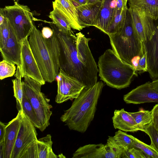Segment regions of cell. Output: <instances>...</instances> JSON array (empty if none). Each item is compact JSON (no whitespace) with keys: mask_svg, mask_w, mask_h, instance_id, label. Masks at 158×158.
I'll return each mask as SVG.
<instances>
[{"mask_svg":"<svg viewBox=\"0 0 158 158\" xmlns=\"http://www.w3.org/2000/svg\"><path fill=\"white\" fill-rule=\"evenodd\" d=\"M112 137L116 143L125 150L133 147L134 139V136L132 135L119 130L115 133Z\"/></svg>","mask_w":158,"mask_h":158,"instance_id":"f1b7e54d","label":"cell"},{"mask_svg":"<svg viewBox=\"0 0 158 158\" xmlns=\"http://www.w3.org/2000/svg\"><path fill=\"white\" fill-rule=\"evenodd\" d=\"M22 81L23 93L32 106L41 124L40 131H43L50 125L52 114V106L50 99L41 92V84L28 77H24Z\"/></svg>","mask_w":158,"mask_h":158,"instance_id":"8992f818","label":"cell"},{"mask_svg":"<svg viewBox=\"0 0 158 158\" xmlns=\"http://www.w3.org/2000/svg\"><path fill=\"white\" fill-rule=\"evenodd\" d=\"M98 66L100 79L110 87L118 89L129 86L134 76H137L134 68L110 49L99 58Z\"/></svg>","mask_w":158,"mask_h":158,"instance_id":"277c9868","label":"cell"},{"mask_svg":"<svg viewBox=\"0 0 158 158\" xmlns=\"http://www.w3.org/2000/svg\"><path fill=\"white\" fill-rule=\"evenodd\" d=\"M28 37L21 42V66L20 70L22 77H30L42 85L45 81L44 79L30 46Z\"/></svg>","mask_w":158,"mask_h":158,"instance_id":"8fae6325","label":"cell"},{"mask_svg":"<svg viewBox=\"0 0 158 158\" xmlns=\"http://www.w3.org/2000/svg\"><path fill=\"white\" fill-rule=\"evenodd\" d=\"M106 158H121L125 149L119 146L112 136H109L105 145Z\"/></svg>","mask_w":158,"mask_h":158,"instance_id":"4316f807","label":"cell"},{"mask_svg":"<svg viewBox=\"0 0 158 158\" xmlns=\"http://www.w3.org/2000/svg\"><path fill=\"white\" fill-rule=\"evenodd\" d=\"M56 79L57 93L55 102L58 103L76 98L85 87L80 81L60 69Z\"/></svg>","mask_w":158,"mask_h":158,"instance_id":"9c48e42d","label":"cell"},{"mask_svg":"<svg viewBox=\"0 0 158 158\" xmlns=\"http://www.w3.org/2000/svg\"><path fill=\"white\" fill-rule=\"evenodd\" d=\"M9 25L8 39L5 45L0 48V51L3 60L20 67L21 42L18 40L14 31Z\"/></svg>","mask_w":158,"mask_h":158,"instance_id":"5bb4252c","label":"cell"},{"mask_svg":"<svg viewBox=\"0 0 158 158\" xmlns=\"http://www.w3.org/2000/svg\"><path fill=\"white\" fill-rule=\"evenodd\" d=\"M5 145L4 141L0 142V158H5Z\"/></svg>","mask_w":158,"mask_h":158,"instance_id":"60d3db41","label":"cell"},{"mask_svg":"<svg viewBox=\"0 0 158 158\" xmlns=\"http://www.w3.org/2000/svg\"><path fill=\"white\" fill-rule=\"evenodd\" d=\"M0 14L7 19L20 41L29 36L34 24L32 14L27 6L14 1V5L1 8Z\"/></svg>","mask_w":158,"mask_h":158,"instance_id":"52a82bcc","label":"cell"},{"mask_svg":"<svg viewBox=\"0 0 158 158\" xmlns=\"http://www.w3.org/2000/svg\"><path fill=\"white\" fill-rule=\"evenodd\" d=\"M141 131L149 136L151 140L150 145L158 153V131L155 129L152 122L145 127Z\"/></svg>","mask_w":158,"mask_h":158,"instance_id":"1f68e13d","label":"cell"},{"mask_svg":"<svg viewBox=\"0 0 158 158\" xmlns=\"http://www.w3.org/2000/svg\"><path fill=\"white\" fill-rule=\"evenodd\" d=\"M124 101L135 104L158 102V92L152 89L148 81L137 86L123 96Z\"/></svg>","mask_w":158,"mask_h":158,"instance_id":"4fadbf2b","label":"cell"},{"mask_svg":"<svg viewBox=\"0 0 158 158\" xmlns=\"http://www.w3.org/2000/svg\"><path fill=\"white\" fill-rule=\"evenodd\" d=\"M6 124L0 122V142L4 141Z\"/></svg>","mask_w":158,"mask_h":158,"instance_id":"74e56055","label":"cell"},{"mask_svg":"<svg viewBox=\"0 0 158 158\" xmlns=\"http://www.w3.org/2000/svg\"><path fill=\"white\" fill-rule=\"evenodd\" d=\"M15 2H18L19 0H13Z\"/></svg>","mask_w":158,"mask_h":158,"instance_id":"bcb514c9","label":"cell"},{"mask_svg":"<svg viewBox=\"0 0 158 158\" xmlns=\"http://www.w3.org/2000/svg\"><path fill=\"white\" fill-rule=\"evenodd\" d=\"M53 7V10L50 12L48 16L52 20L53 23L64 32H72L69 23L57 9L55 7Z\"/></svg>","mask_w":158,"mask_h":158,"instance_id":"d4e9b609","label":"cell"},{"mask_svg":"<svg viewBox=\"0 0 158 158\" xmlns=\"http://www.w3.org/2000/svg\"><path fill=\"white\" fill-rule=\"evenodd\" d=\"M71 1L76 7L87 3V0H71Z\"/></svg>","mask_w":158,"mask_h":158,"instance_id":"ab89813d","label":"cell"},{"mask_svg":"<svg viewBox=\"0 0 158 158\" xmlns=\"http://www.w3.org/2000/svg\"><path fill=\"white\" fill-rule=\"evenodd\" d=\"M29 36L30 46L44 79L53 82L60 69V48L55 34L53 32L51 38L45 39L34 25Z\"/></svg>","mask_w":158,"mask_h":158,"instance_id":"3957f363","label":"cell"},{"mask_svg":"<svg viewBox=\"0 0 158 158\" xmlns=\"http://www.w3.org/2000/svg\"><path fill=\"white\" fill-rule=\"evenodd\" d=\"M116 7V0H103L94 27L106 33L113 19Z\"/></svg>","mask_w":158,"mask_h":158,"instance_id":"ac0fdd59","label":"cell"},{"mask_svg":"<svg viewBox=\"0 0 158 158\" xmlns=\"http://www.w3.org/2000/svg\"><path fill=\"white\" fill-rule=\"evenodd\" d=\"M114 127L125 132H134L139 131L137 124L129 112L123 108L115 110L112 118Z\"/></svg>","mask_w":158,"mask_h":158,"instance_id":"d6986e66","label":"cell"},{"mask_svg":"<svg viewBox=\"0 0 158 158\" xmlns=\"http://www.w3.org/2000/svg\"><path fill=\"white\" fill-rule=\"evenodd\" d=\"M108 36L113 51L123 62L132 67V60L145 52L143 42L135 32L128 8L123 28Z\"/></svg>","mask_w":158,"mask_h":158,"instance_id":"5b68a950","label":"cell"},{"mask_svg":"<svg viewBox=\"0 0 158 158\" xmlns=\"http://www.w3.org/2000/svg\"><path fill=\"white\" fill-rule=\"evenodd\" d=\"M133 147L143 152L148 158H158V153L150 145L134 137Z\"/></svg>","mask_w":158,"mask_h":158,"instance_id":"f546056e","label":"cell"},{"mask_svg":"<svg viewBox=\"0 0 158 158\" xmlns=\"http://www.w3.org/2000/svg\"><path fill=\"white\" fill-rule=\"evenodd\" d=\"M41 32L43 36L45 39L51 38L53 34L52 29L48 27H43Z\"/></svg>","mask_w":158,"mask_h":158,"instance_id":"8d00e7d4","label":"cell"},{"mask_svg":"<svg viewBox=\"0 0 158 158\" xmlns=\"http://www.w3.org/2000/svg\"><path fill=\"white\" fill-rule=\"evenodd\" d=\"M10 34V27L8 21L5 18L2 23L0 24V48L6 44Z\"/></svg>","mask_w":158,"mask_h":158,"instance_id":"d6a6232c","label":"cell"},{"mask_svg":"<svg viewBox=\"0 0 158 158\" xmlns=\"http://www.w3.org/2000/svg\"><path fill=\"white\" fill-rule=\"evenodd\" d=\"M15 64L3 60L0 62V79L2 80L13 76L15 73Z\"/></svg>","mask_w":158,"mask_h":158,"instance_id":"4dcf8cb0","label":"cell"},{"mask_svg":"<svg viewBox=\"0 0 158 158\" xmlns=\"http://www.w3.org/2000/svg\"><path fill=\"white\" fill-rule=\"evenodd\" d=\"M20 67L17 66L16 71L14 74L16 77L15 79L12 80L14 96L20 104L22 103L23 96V83L21 81L22 77L20 70Z\"/></svg>","mask_w":158,"mask_h":158,"instance_id":"83f0119b","label":"cell"},{"mask_svg":"<svg viewBox=\"0 0 158 158\" xmlns=\"http://www.w3.org/2000/svg\"><path fill=\"white\" fill-rule=\"evenodd\" d=\"M102 81L85 87L65 110L60 120L70 130L84 133L93 120L98 100L104 86Z\"/></svg>","mask_w":158,"mask_h":158,"instance_id":"7a4b0ae2","label":"cell"},{"mask_svg":"<svg viewBox=\"0 0 158 158\" xmlns=\"http://www.w3.org/2000/svg\"><path fill=\"white\" fill-rule=\"evenodd\" d=\"M16 103L18 110L22 109L34 125L40 130L41 126L40 122L31 103L24 93L21 103L20 104L17 101Z\"/></svg>","mask_w":158,"mask_h":158,"instance_id":"cb8c5ba5","label":"cell"},{"mask_svg":"<svg viewBox=\"0 0 158 158\" xmlns=\"http://www.w3.org/2000/svg\"><path fill=\"white\" fill-rule=\"evenodd\" d=\"M130 7L144 11L154 20L158 19V0H128Z\"/></svg>","mask_w":158,"mask_h":158,"instance_id":"44dd1931","label":"cell"},{"mask_svg":"<svg viewBox=\"0 0 158 158\" xmlns=\"http://www.w3.org/2000/svg\"><path fill=\"white\" fill-rule=\"evenodd\" d=\"M123 158H148L141 151L133 147L125 149L122 156Z\"/></svg>","mask_w":158,"mask_h":158,"instance_id":"836d02e7","label":"cell"},{"mask_svg":"<svg viewBox=\"0 0 158 158\" xmlns=\"http://www.w3.org/2000/svg\"><path fill=\"white\" fill-rule=\"evenodd\" d=\"M134 119L139 131L151 123L152 121V110L140 109L136 112H129Z\"/></svg>","mask_w":158,"mask_h":158,"instance_id":"484cf974","label":"cell"},{"mask_svg":"<svg viewBox=\"0 0 158 158\" xmlns=\"http://www.w3.org/2000/svg\"><path fill=\"white\" fill-rule=\"evenodd\" d=\"M99 0H87V3L96 2Z\"/></svg>","mask_w":158,"mask_h":158,"instance_id":"ee69618b","label":"cell"},{"mask_svg":"<svg viewBox=\"0 0 158 158\" xmlns=\"http://www.w3.org/2000/svg\"><path fill=\"white\" fill-rule=\"evenodd\" d=\"M105 145L89 144L81 147L73 153L72 158H105Z\"/></svg>","mask_w":158,"mask_h":158,"instance_id":"ffe728a7","label":"cell"},{"mask_svg":"<svg viewBox=\"0 0 158 158\" xmlns=\"http://www.w3.org/2000/svg\"><path fill=\"white\" fill-rule=\"evenodd\" d=\"M58 158H64L65 157L64 156L62 153L59 154L58 156Z\"/></svg>","mask_w":158,"mask_h":158,"instance_id":"f6af8a7d","label":"cell"},{"mask_svg":"<svg viewBox=\"0 0 158 158\" xmlns=\"http://www.w3.org/2000/svg\"><path fill=\"white\" fill-rule=\"evenodd\" d=\"M127 8L118 10L116 7L113 19L106 34L108 35L114 34L123 28L126 20Z\"/></svg>","mask_w":158,"mask_h":158,"instance_id":"603a6c76","label":"cell"},{"mask_svg":"<svg viewBox=\"0 0 158 158\" xmlns=\"http://www.w3.org/2000/svg\"><path fill=\"white\" fill-rule=\"evenodd\" d=\"M52 5L63 15L72 28L80 31L85 27L80 23L76 7L71 0H55L52 2Z\"/></svg>","mask_w":158,"mask_h":158,"instance_id":"e0dca14e","label":"cell"},{"mask_svg":"<svg viewBox=\"0 0 158 158\" xmlns=\"http://www.w3.org/2000/svg\"><path fill=\"white\" fill-rule=\"evenodd\" d=\"M136 74L147 72V64L146 54L145 52L144 54L141 56L139 59L138 66L135 70Z\"/></svg>","mask_w":158,"mask_h":158,"instance_id":"e575fe53","label":"cell"},{"mask_svg":"<svg viewBox=\"0 0 158 158\" xmlns=\"http://www.w3.org/2000/svg\"><path fill=\"white\" fill-rule=\"evenodd\" d=\"M150 85L152 89L158 92V79L150 82Z\"/></svg>","mask_w":158,"mask_h":158,"instance_id":"b9f144b4","label":"cell"},{"mask_svg":"<svg viewBox=\"0 0 158 158\" xmlns=\"http://www.w3.org/2000/svg\"><path fill=\"white\" fill-rule=\"evenodd\" d=\"M128 0H116L117 8L123 10L127 8V3Z\"/></svg>","mask_w":158,"mask_h":158,"instance_id":"f35d334b","label":"cell"},{"mask_svg":"<svg viewBox=\"0 0 158 158\" xmlns=\"http://www.w3.org/2000/svg\"><path fill=\"white\" fill-rule=\"evenodd\" d=\"M16 117L6 124L5 138V158H11L12 153L20 129L23 110H19Z\"/></svg>","mask_w":158,"mask_h":158,"instance_id":"2e32d148","label":"cell"},{"mask_svg":"<svg viewBox=\"0 0 158 158\" xmlns=\"http://www.w3.org/2000/svg\"><path fill=\"white\" fill-rule=\"evenodd\" d=\"M38 158H58L53 152L52 136L48 134L37 141Z\"/></svg>","mask_w":158,"mask_h":158,"instance_id":"7402d4cb","label":"cell"},{"mask_svg":"<svg viewBox=\"0 0 158 158\" xmlns=\"http://www.w3.org/2000/svg\"><path fill=\"white\" fill-rule=\"evenodd\" d=\"M155 23L154 35L150 40L143 42L146 54L147 72L153 80L158 79V19L155 20Z\"/></svg>","mask_w":158,"mask_h":158,"instance_id":"7c38bea8","label":"cell"},{"mask_svg":"<svg viewBox=\"0 0 158 158\" xmlns=\"http://www.w3.org/2000/svg\"><path fill=\"white\" fill-rule=\"evenodd\" d=\"M135 32L143 42L151 40L156 29L155 20L139 9L130 7Z\"/></svg>","mask_w":158,"mask_h":158,"instance_id":"30bf717a","label":"cell"},{"mask_svg":"<svg viewBox=\"0 0 158 158\" xmlns=\"http://www.w3.org/2000/svg\"><path fill=\"white\" fill-rule=\"evenodd\" d=\"M5 18L2 14H0V24H1L3 22Z\"/></svg>","mask_w":158,"mask_h":158,"instance_id":"7bdbcfd3","label":"cell"},{"mask_svg":"<svg viewBox=\"0 0 158 158\" xmlns=\"http://www.w3.org/2000/svg\"><path fill=\"white\" fill-rule=\"evenodd\" d=\"M103 0L75 7L80 23L82 26H95Z\"/></svg>","mask_w":158,"mask_h":158,"instance_id":"9a60e30c","label":"cell"},{"mask_svg":"<svg viewBox=\"0 0 158 158\" xmlns=\"http://www.w3.org/2000/svg\"><path fill=\"white\" fill-rule=\"evenodd\" d=\"M151 110L152 115V123L155 129L158 131V103L154 106Z\"/></svg>","mask_w":158,"mask_h":158,"instance_id":"d590c367","label":"cell"},{"mask_svg":"<svg viewBox=\"0 0 158 158\" xmlns=\"http://www.w3.org/2000/svg\"><path fill=\"white\" fill-rule=\"evenodd\" d=\"M58 40L60 54L59 66L68 75L89 87L97 82V65L89 46L90 38L81 32L76 35L73 32L66 33L52 22L50 23Z\"/></svg>","mask_w":158,"mask_h":158,"instance_id":"6da1fadb","label":"cell"},{"mask_svg":"<svg viewBox=\"0 0 158 158\" xmlns=\"http://www.w3.org/2000/svg\"><path fill=\"white\" fill-rule=\"evenodd\" d=\"M35 127L23 111L11 158H20L26 150L37 145V133Z\"/></svg>","mask_w":158,"mask_h":158,"instance_id":"ba28073f","label":"cell"}]
</instances>
